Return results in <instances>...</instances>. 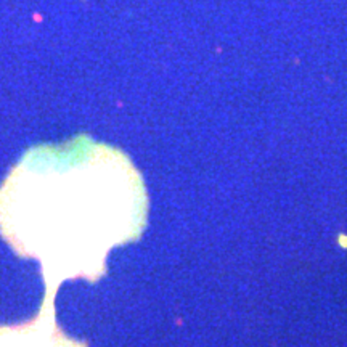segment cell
<instances>
[{
  "instance_id": "6da1fadb",
  "label": "cell",
  "mask_w": 347,
  "mask_h": 347,
  "mask_svg": "<svg viewBox=\"0 0 347 347\" xmlns=\"http://www.w3.org/2000/svg\"><path fill=\"white\" fill-rule=\"evenodd\" d=\"M148 193L132 159L81 133L31 146L0 185V236L35 259L48 297L63 281L97 283L113 248L141 238Z\"/></svg>"
},
{
  "instance_id": "7a4b0ae2",
  "label": "cell",
  "mask_w": 347,
  "mask_h": 347,
  "mask_svg": "<svg viewBox=\"0 0 347 347\" xmlns=\"http://www.w3.org/2000/svg\"><path fill=\"white\" fill-rule=\"evenodd\" d=\"M0 347H88L69 338L56 323L55 297L44 296L34 318L19 325H0Z\"/></svg>"
}]
</instances>
